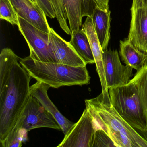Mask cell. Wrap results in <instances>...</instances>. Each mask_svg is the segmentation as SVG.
I'll return each instance as SVG.
<instances>
[{"label": "cell", "instance_id": "cell-15", "mask_svg": "<svg viewBox=\"0 0 147 147\" xmlns=\"http://www.w3.org/2000/svg\"><path fill=\"white\" fill-rule=\"evenodd\" d=\"M94 30L103 51L107 49L110 39L111 11L96 7L92 16Z\"/></svg>", "mask_w": 147, "mask_h": 147}, {"label": "cell", "instance_id": "cell-25", "mask_svg": "<svg viewBox=\"0 0 147 147\" xmlns=\"http://www.w3.org/2000/svg\"><path fill=\"white\" fill-rule=\"evenodd\" d=\"M143 3H144V5L147 6V0H142Z\"/></svg>", "mask_w": 147, "mask_h": 147}, {"label": "cell", "instance_id": "cell-20", "mask_svg": "<svg viewBox=\"0 0 147 147\" xmlns=\"http://www.w3.org/2000/svg\"><path fill=\"white\" fill-rule=\"evenodd\" d=\"M0 19L12 25H18V15L11 0H0Z\"/></svg>", "mask_w": 147, "mask_h": 147}, {"label": "cell", "instance_id": "cell-26", "mask_svg": "<svg viewBox=\"0 0 147 147\" xmlns=\"http://www.w3.org/2000/svg\"><path fill=\"white\" fill-rule=\"evenodd\" d=\"M30 1H32V2H34V3H36V0H30Z\"/></svg>", "mask_w": 147, "mask_h": 147}, {"label": "cell", "instance_id": "cell-6", "mask_svg": "<svg viewBox=\"0 0 147 147\" xmlns=\"http://www.w3.org/2000/svg\"><path fill=\"white\" fill-rule=\"evenodd\" d=\"M100 127L86 108L57 147H91L94 133Z\"/></svg>", "mask_w": 147, "mask_h": 147}, {"label": "cell", "instance_id": "cell-13", "mask_svg": "<svg viewBox=\"0 0 147 147\" xmlns=\"http://www.w3.org/2000/svg\"><path fill=\"white\" fill-rule=\"evenodd\" d=\"M71 32L80 29L84 17H92L98 6L95 0H63Z\"/></svg>", "mask_w": 147, "mask_h": 147}, {"label": "cell", "instance_id": "cell-7", "mask_svg": "<svg viewBox=\"0 0 147 147\" xmlns=\"http://www.w3.org/2000/svg\"><path fill=\"white\" fill-rule=\"evenodd\" d=\"M128 39L138 50L147 54V6L142 0H133Z\"/></svg>", "mask_w": 147, "mask_h": 147}, {"label": "cell", "instance_id": "cell-8", "mask_svg": "<svg viewBox=\"0 0 147 147\" xmlns=\"http://www.w3.org/2000/svg\"><path fill=\"white\" fill-rule=\"evenodd\" d=\"M103 63L108 89L129 83L133 76V69L121 63L117 50L103 51Z\"/></svg>", "mask_w": 147, "mask_h": 147}, {"label": "cell", "instance_id": "cell-14", "mask_svg": "<svg viewBox=\"0 0 147 147\" xmlns=\"http://www.w3.org/2000/svg\"><path fill=\"white\" fill-rule=\"evenodd\" d=\"M82 28L86 31L87 35L94 57L96 70L99 77L102 88L101 93L103 95L108 94L109 91L106 81L102 56L103 50L94 30L92 17H87L82 25Z\"/></svg>", "mask_w": 147, "mask_h": 147}, {"label": "cell", "instance_id": "cell-2", "mask_svg": "<svg viewBox=\"0 0 147 147\" xmlns=\"http://www.w3.org/2000/svg\"><path fill=\"white\" fill-rule=\"evenodd\" d=\"M86 108L100 127L111 138L117 147H147V139L130 125L112 105L110 95L102 93L86 100Z\"/></svg>", "mask_w": 147, "mask_h": 147}, {"label": "cell", "instance_id": "cell-10", "mask_svg": "<svg viewBox=\"0 0 147 147\" xmlns=\"http://www.w3.org/2000/svg\"><path fill=\"white\" fill-rule=\"evenodd\" d=\"M49 47L55 63L75 67H86L69 42L62 38L51 28L49 32Z\"/></svg>", "mask_w": 147, "mask_h": 147}, {"label": "cell", "instance_id": "cell-11", "mask_svg": "<svg viewBox=\"0 0 147 147\" xmlns=\"http://www.w3.org/2000/svg\"><path fill=\"white\" fill-rule=\"evenodd\" d=\"M19 17L40 30L49 33L51 28L47 16L37 3L30 0H11Z\"/></svg>", "mask_w": 147, "mask_h": 147}, {"label": "cell", "instance_id": "cell-23", "mask_svg": "<svg viewBox=\"0 0 147 147\" xmlns=\"http://www.w3.org/2000/svg\"><path fill=\"white\" fill-rule=\"evenodd\" d=\"M47 17L51 19L56 18L55 13L50 0H36Z\"/></svg>", "mask_w": 147, "mask_h": 147}, {"label": "cell", "instance_id": "cell-12", "mask_svg": "<svg viewBox=\"0 0 147 147\" xmlns=\"http://www.w3.org/2000/svg\"><path fill=\"white\" fill-rule=\"evenodd\" d=\"M50 86L44 82L37 81L31 86L30 92L32 95L38 100L57 121L61 128L64 136L70 129L74 123L69 121L61 113L49 98L48 91Z\"/></svg>", "mask_w": 147, "mask_h": 147}, {"label": "cell", "instance_id": "cell-1", "mask_svg": "<svg viewBox=\"0 0 147 147\" xmlns=\"http://www.w3.org/2000/svg\"><path fill=\"white\" fill-rule=\"evenodd\" d=\"M9 48L0 54V142L15 125L31 94L30 76Z\"/></svg>", "mask_w": 147, "mask_h": 147}, {"label": "cell", "instance_id": "cell-19", "mask_svg": "<svg viewBox=\"0 0 147 147\" xmlns=\"http://www.w3.org/2000/svg\"><path fill=\"white\" fill-rule=\"evenodd\" d=\"M130 82L136 88L147 121V66L137 72Z\"/></svg>", "mask_w": 147, "mask_h": 147}, {"label": "cell", "instance_id": "cell-21", "mask_svg": "<svg viewBox=\"0 0 147 147\" xmlns=\"http://www.w3.org/2000/svg\"><path fill=\"white\" fill-rule=\"evenodd\" d=\"M50 1L55 13L56 18L57 19L60 27L67 34L71 36L72 32L67 23V16L63 0Z\"/></svg>", "mask_w": 147, "mask_h": 147}, {"label": "cell", "instance_id": "cell-9", "mask_svg": "<svg viewBox=\"0 0 147 147\" xmlns=\"http://www.w3.org/2000/svg\"><path fill=\"white\" fill-rule=\"evenodd\" d=\"M22 114L25 116L23 127L28 131L39 128L61 130V126L52 115L31 94Z\"/></svg>", "mask_w": 147, "mask_h": 147}, {"label": "cell", "instance_id": "cell-5", "mask_svg": "<svg viewBox=\"0 0 147 147\" xmlns=\"http://www.w3.org/2000/svg\"><path fill=\"white\" fill-rule=\"evenodd\" d=\"M18 26L28 44L30 56L32 59L45 62L55 63L49 47V33L37 28L19 16Z\"/></svg>", "mask_w": 147, "mask_h": 147}, {"label": "cell", "instance_id": "cell-3", "mask_svg": "<svg viewBox=\"0 0 147 147\" xmlns=\"http://www.w3.org/2000/svg\"><path fill=\"white\" fill-rule=\"evenodd\" d=\"M19 62L32 78L50 87L82 86L90 82V76L86 67H75L57 63L40 61L30 56L20 58Z\"/></svg>", "mask_w": 147, "mask_h": 147}, {"label": "cell", "instance_id": "cell-16", "mask_svg": "<svg viewBox=\"0 0 147 147\" xmlns=\"http://www.w3.org/2000/svg\"><path fill=\"white\" fill-rule=\"evenodd\" d=\"M119 53L124 63L137 72L147 66V54L136 49L128 39L120 40Z\"/></svg>", "mask_w": 147, "mask_h": 147}, {"label": "cell", "instance_id": "cell-18", "mask_svg": "<svg viewBox=\"0 0 147 147\" xmlns=\"http://www.w3.org/2000/svg\"><path fill=\"white\" fill-rule=\"evenodd\" d=\"M25 118V116L21 114L6 138L0 142L1 147H20L23 143L27 140L28 131L23 127Z\"/></svg>", "mask_w": 147, "mask_h": 147}, {"label": "cell", "instance_id": "cell-4", "mask_svg": "<svg viewBox=\"0 0 147 147\" xmlns=\"http://www.w3.org/2000/svg\"><path fill=\"white\" fill-rule=\"evenodd\" d=\"M112 105L120 116L142 135L147 134V121L135 85H126L108 89Z\"/></svg>", "mask_w": 147, "mask_h": 147}, {"label": "cell", "instance_id": "cell-22", "mask_svg": "<svg viewBox=\"0 0 147 147\" xmlns=\"http://www.w3.org/2000/svg\"><path fill=\"white\" fill-rule=\"evenodd\" d=\"M117 147L110 136L101 128L96 130L91 147Z\"/></svg>", "mask_w": 147, "mask_h": 147}, {"label": "cell", "instance_id": "cell-17", "mask_svg": "<svg viewBox=\"0 0 147 147\" xmlns=\"http://www.w3.org/2000/svg\"><path fill=\"white\" fill-rule=\"evenodd\" d=\"M71 36L69 43L86 64L95 63L90 42L84 29L72 32Z\"/></svg>", "mask_w": 147, "mask_h": 147}, {"label": "cell", "instance_id": "cell-24", "mask_svg": "<svg viewBox=\"0 0 147 147\" xmlns=\"http://www.w3.org/2000/svg\"><path fill=\"white\" fill-rule=\"evenodd\" d=\"M95 1L99 7L105 11H109V0H95Z\"/></svg>", "mask_w": 147, "mask_h": 147}]
</instances>
